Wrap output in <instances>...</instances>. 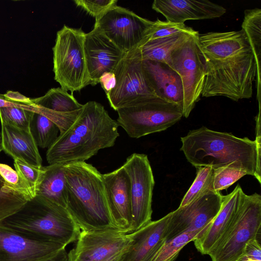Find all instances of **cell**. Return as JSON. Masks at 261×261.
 I'll use <instances>...</instances> for the list:
<instances>
[{
  "label": "cell",
  "mask_w": 261,
  "mask_h": 261,
  "mask_svg": "<svg viewBox=\"0 0 261 261\" xmlns=\"http://www.w3.org/2000/svg\"><path fill=\"white\" fill-rule=\"evenodd\" d=\"M3 150L14 160L18 159L37 168H41L42 159L31 131L18 129L1 123Z\"/></svg>",
  "instance_id": "603a6c76"
},
{
  "label": "cell",
  "mask_w": 261,
  "mask_h": 261,
  "mask_svg": "<svg viewBox=\"0 0 261 261\" xmlns=\"http://www.w3.org/2000/svg\"><path fill=\"white\" fill-rule=\"evenodd\" d=\"M4 98L9 101L30 106L31 98L27 97L18 92L8 91L3 95Z\"/></svg>",
  "instance_id": "f35d334b"
},
{
  "label": "cell",
  "mask_w": 261,
  "mask_h": 261,
  "mask_svg": "<svg viewBox=\"0 0 261 261\" xmlns=\"http://www.w3.org/2000/svg\"><path fill=\"white\" fill-rule=\"evenodd\" d=\"M113 72L116 75V85L106 96L114 110L157 97L145 73L139 47L125 53Z\"/></svg>",
  "instance_id": "30bf717a"
},
{
  "label": "cell",
  "mask_w": 261,
  "mask_h": 261,
  "mask_svg": "<svg viewBox=\"0 0 261 261\" xmlns=\"http://www.w3.org/2000/svg\"><path fill=\"white\" fill-rule=\"evenodd\" d=\"M151 8L167 21L177 23L219 18L226 11L223 6L208 0H154Z\"/></svg>",
  "instance_id": "ffe728a7"
},
{
  "label": "cell",
  "mask_w": 261,
  "mask_h": 261,
  "mask_svg": "<svg viewBox=\"0 0 261 261\" xmlns=\"http://www.w3.org/2000/svg\"><path fill=\"white\" fill-rule=\"evenodd\" d=\"M119 125L104 107L95 101L83 105L78 117L47 149L49 164L85 162L101 149L114 145Z\"/></svg>",
  "instance_id": "3957f363"
},
{
  "label": "cell",
  "mask_w": 261,
  "mask_h": 261,
  "mask_svg": "<svg viewBox=\"0 0 261 261\" xmlns=\"http://www.w3.org/2000/svg\"><path fill=\"white\" fill-rule=\"evenodd\" d=\"M84 50L92 86L105 72H114L125 53L95 26L85 34Z\"/></svg>",
  "instance_id": "2e32d148"
},
{
  "label": "cell",
  "mask_w": 261,
  "mask_h": 261,
  "mask_svg": "<svg viewBox=\"0 0 261 261\" xmlns=\"http://www.w3.org/2000/svg\"><path fill=\"white\" fill-rule=\"evenodd\" d=\"M116 111L119 126L133 138L165 130L183 117L180 107L158 97L135 102Z\"/></svg>",
  "instance_id": "52a82bcc"
},
{
  "label": "cell",
  "mask_w": 261,
  "mask_h": 261,
  "mask_svg": "<svg viewBox=\"0 0 261 261\" xmlns=\"http://www.w3.org/2000/svg\"><path fill=\"white\" fill-rule=\"evenodd\" d=\"M122 166L130 181L132 232L151 221L154 180L147 155L145 154L133 153Z\"/></svg>",
  "instance_id": "7c38bea8"
},
{
  "label": "cell",
  "mask_w": 261,
  "mask_h": 261,
  "mask_svg": "<svg viewBox=\"0 0 261 261\" xmlns=\"http://www.w3.org/2000/svg\"><path fill=\"white\" fill-rule=\"evenodd\" d=\"M261 196L246 194L231 227L208 255L212 261H238L246 245L260 240Z\"/></svg>",
  "instance_id": "ba28073f"
},
{
  "label": "cell",
  "mask_w": 261,
  "mask_h": 261,
  "mask_svg": "<svg viewBox=\"0 0 261 261\" xmlns=\"http://www.w3.org/2000/svg\"><path fill=\"white\" fill-rule=\"evenodd\" d=\"M34 114L31 124V132L38 147L47 149L59 136L57 125L46 116L33 108Z\"/></svg>",
  "instance_id": "83f0119b"
},
{
  "label": "cell",
  "mask_w": 261,
  "mask_h": 261,
  "mask_svg": "<svg viewBox=\"0 0 261 261\" xmlns=\"http://www.w3.org/2000/svg\"><path fill=\"white\" fill-rule=\"evenodd\" d=\"M65 246L32 239L0 225V261H37Z\"/></svg>",
  "instance_id": "9a60e30c"
},
{
  "label": "cell",
  "mask_w": 261,
  "mask_h": 261,
  "mask_svg": "<svg viewBox=\"0 0 261 261\" xmlns=\"http://www.w3.org/2000/svg\"><path fill=\"white\" fill-rule=\"evenodd\" d=\"M148 81L156 96L183 108V88L179 75L167 64L143 60Z\"/></svg>",
  "instance_id": "7402d4cb"
},
{
  "label": "cell",
  "mask_w": 261,
  "mask_h": 261,
  "mask_svg": "<svg viewBox=\"0 0 261 261\" xmlns=\"http://www.w3.org/2000/svg\"><path fill=\"white\" fill-rule=\"evenodd\" d=\"M15 170L25 181L29 187L34 197L42 172L40 168L31 166L18 159L14 160Z\"/></svg>",
  "instance_id": "836d02e7"
},
{
  "label": "cell",
  "mask_w": 261,
  "mask_h": 261,
  "mask_svg": "<svg viewBox=\"0 0 261 261\" xmlns=\"http://www.w3.org/2000/svg\"><path fill=\"white\" fill-rule=\"evenodd\" d=\"M246 194L238 185L230 194L223 196L221 208L206 230L193 242L202 254L208 255L229 230Z\"/></svg>",
  "instance_id": "d6986e66"
},
{
  "label": "cell",
  "mask_w": 261,
  "mask_h": 261,
  "mask_svg": "<svg viewBox=\"0 0 261 261\" xmlns=\"http://www.w3.org/2000/svg\"><path fill=\"white\" fill-rule=\"evenodd\" d=\"M171 212L130 233L132 242L117 261H148L165 242Z\"/></svg>",
  "instance_id": "44dd1931"
},
{
  "label": "cell",
  "mask_w": 261,
  "mask_h": 261,
  "mask_svg": "<svg viewBox=\"0 0 261 261\" xmlns=\"http://www.w3.org/2000/svg\"><path fill=\"white\" fill-rule=\"evenodd\" d=\"M0 225L32 239L65 247L77 241L81 230L68 210L45 198L35 196Z\"/></svg>",
  "instance_id": "5b68a950"
},
{
  "label": "cell",
  "mask_w": 261,
  "mask_h": 261,
  "mask_svg": "<svg viewBox=\"0 0 261 261\" xmlns=\"http://www.w3.org/2000/svg\"><path fill=\"white\" fill-rule=\"evenodd\" d=\"M117 0H74L76 6L81 7L88 14L99 18L112 8L117 6Z\"/></svg>",
  "instance_id": "e575fe53"
},
{
  "label": "cell",
  "mask_w": 261,
  "mask_h": 261,
  "mask_svg": "<svg viewBox=\"0 0 261 261\" xmlns=\"http://www.w3.org/2000/svg\"><path fill=\"white\" fill-rule=\"evenodd\" d=\"M37 261H68V253L65 248H63L47 257Z\"/></svg>",
  "instance_id": "ab89813d"
},
{
  "label": "cell",
  "mask_w": 261,
  "mask_h": 261,
  "mask_svg": "<svg viewBox=\"0 0 261 261\" xmlns=\"http://www.w3.org/2000/svg\"><path fill=\"white\" fill-rule=\"evenodd\" d=\"M196 176L184 196L178 207H183L205 193L213 191L214 169L211 167H196Z\"/></svg>",
  "instance_id": "4dcf8cb0"
},
{
  "label": "cell",
  "mask_w": 261,
  "mask_h": 261,
  "mask_svg": "<svg viewBox=\"0 0 261 261\" xmlns=\"http://www.w3.org/2000/svg\"><path fill=\"white\" fill-rule=\"evenodd\" d=\"M208 227L195 231L181 234L165 242L148 261H174L181 249L189 242L200 237Z\"/></svg>",
  "instance_id": "f1b7e54d"
},
{
  "label": "cell",
  "mask_w": 261,
  "mask_h": 261,
  "mask_svg": "<svg viewBox=\"0 0 261 261\" xmlns=\"http://www.w3.org/2000/svg\"><path fill=\"white\" fill-rule=\"evenodd\" d=\"M246 172L230 167H222L214 170L213 190L220 192L231 186L244 175Z\"/></svg>",
  "instance_id": "d6a6232c"
},
{
  "label": "cell",
  "mask_w": 261,
  "mask_h": 261,
  "mask_svg": "<svg viewBox=\"0 0 261 261\" xmlns=\"http://www.w3.org/2000/svg\"><path fill=\"white\" fill-rule=\"evenodd\" d=\"M197 38L205 66L201 96L251 98L257 68L244 31L199 33Z\"/></svg>",
  "instance_id": "6da1fadb"
},
{
  "label": "cell",
  "mask_w": 261,
  "mask_h": 261,
  "mask_svg": "<svg viewBox=\"0 0 261 261\" xmlns=\"http://www.w3.org/2000/svg\"><path fill=\"white\" fill-rule=\"evenodd\" d=\"M65 168L66 209L81 230L121 231L110 215L102 174L85 162L66 164Z\"/></svg>",
  "instance_id": "277c9868"
},
{
  "label": "cell",
  "mask_w": 261,
  "mask_h": 261,
  "mask_svg": "<svg viewBox=\"0 0 261 261\" xmlns=\"http://www.w3.org/2000/svg\"><path fill=\"white\" fill-rule=\"evenodd\" d=\"M242 30L245 32L253 51L257 68V99L260 100V58H261V9H246L242 24Z\"/></svg>",
  "instance_id": "484cf974"
},
{
  "label": "cell",
  "mask_w": 261,
  "mask_h": 261,
  "mask_svg": "<svg viewBox=\"0 0 261 261\" xmlns=\"http://www.w3.org/2000/svg\"><path fill=\"white\" fill-rule=\"evenodd\" d=\"M85 34L81 29L65 24L57 32L52 48L54 79L72 94L91 84L84 50Z\"/></svg>",
  "instance_id": "8992f818"
},
{
  "label": "cell",
  "mask_w": 261,
  "mask_h": 261,
  "mask_svg": "<svg viewBox=\"0 0 261 261\" xmlns=\"http://www.w3.org/2000/svg\"><path fill=\"white\" fill-rule=\"evenodd\" d=\"M191 36L171 54L169 66L179 75L183 88V116L188 118L200 100L205 77V66L198 34Z\"/></svg>",
  "instance_id": "9c48e42d"
},
{
  "label": "cell",
  "mask_w": 261,
  "mask_h": 261,
  "mask_svg": "<svg viewBox=\"0 0 261 261\" xmlns=\"http://www.w3.org/2000/svg\"><path fill=\"white\" fill-rule=\"evenodd\" d=\"M198 33V31L193 33H181L148 40L139 47L142 60L162 62L169 66L172 51Z\"/></svg>",
  "instance_id": "d4e9b609"
},
{
  "label": "cell",
  "mask_w": 261,
  "mask_h": 261,
  "mask_svg": "<svg viewBox=\"0 0 261 261\" xmlns=\"http://www.w3.org/2000/svg\"><path fill=\"white\" fill-rule=\"evenodd\" d=\"M132 242L130 233L121 231L81 230L68 261H117Z\"/></svg>",
  "instance_id": "4fadbf2b"
},
{
  "label": "cell",
  "mask_w": 261,
  "mask_h": 261,
  "mask_svg": "<svg viewBox=\"0 0 261 261\" xmlns=\"http://www.w3.org/2000/svg\"><path fill=\"white\" fill-rule=\"evenodd\" d=\"M31 101L30 106L53 121L60 134L71 126L83 107L72 93L61 87L51 88L43 96Z\"/></svg>",
  "instance_id": "ac0fdd59"
},
{
  "label": "cell",
  "mask_w": 261,
  "mask_h": 261,
  "mask_svg": "<svg viewBox=\"0 0 261 261\" xmlns=\"http://www.w3.org/2000/svg\"><path fill=\"white\" fill-rule=\"evenodd\" d=\"M245 261H260V260H256L249 259V260H245Z\"/></svg>",
  "instance_id": "b9f144b4"
},
{
  "label": "cell",
  "mask_w": 261,
  "mask_h": 261,
  "mask_svg": "<svg viewBox=\"0 0 261 261\" xmlns=\"http://www.w3.org/2000/svg\"><path fill=\"white\" fill-rule=\"evenodd\" d=\"M3 150L1 138H0V152Z\"/></svg>",
  "instance_id": "60d3db41"
},
{
  "label": "cell",
  "mask_w": 261,
  "mask_h": 261,
  "mask_svg": "<svg viewBox=\"0 0 261 261\" xmlns=\"http://www.w3.org/2000/svg\"><path fill=\"white\" fill-rule=\"evenodd\" d=\"M106 200L114 224L123 232H130L132 217L130 181L122 166L102 174Z\"/></svg>",
  "instance_id": "e0dca14e"
},
{
  "label": "cell",
  "mask_w": 261,
  "mask_h": 261,
  "mask_svg": "<svg viewBox=\"0 0 261 261\" xmlns=\"http://www.w3.org/2000/svg\"><path fill=\"white\" fill-rule=\"evenodd\" d=\"M220 192L210 191L188 204L171 212L165 240L209 226L219 213L223 201Z\"/></svg>",
  "instance_id": "5bb4252c"
},
{
  "label": "cell",
  "mask_w": 261,
  "mask_h": 261,
  "mask_svg": "<svg viewBox=\"0 0 261 261\" xmlns=\"http://www.w3.org/2000/svg\"><path fill=\"white\" fill-rule=\"evenodd\" d=\"M31 199L18 191L0 174V222L17 212Z\"/></svg>",
  "instance_id": "f546056e"
},
{
  "label": "cell",
  "mask_w": 261,
  "mask_h": 261,
  "mask_svg": "<svg viewBox=\"0 0 261 261\" xmlns=\"http://www.w3.org/2000/svg\"><path fill=\"white\" fill-rule=\"evenodd\" d=\"M249 259L261 261V247L258 239L252 240L246 245L243 254L238 261Z\"/></svg>",
  "instance_id": "8d00e7d4"
},
{
  "label": "cell",
  "mask_w": 261,
  "mask_h": 261,
  "mask_svg": "<svg viewBox=\"0 0 261 261\" xmlns=\"http://www.w3.org/2000/svg\"><path fill=\"white\" fill-rule=\"evenodd\" d=\"M99 83L104 91L106 95L109 94L114 89L116 83V78L113 72H106L103 73L100 77Z\"/></svg>",
  "instance_id": "74e56055"
},
{
  "label": "cell",
  "mask_w": 261,
  "mask_h": 261,
  "mask_svg": "<svg viewBox=\"0 0 261 261\" xmlns=\"http://www.w3.org/2000/svg\"><path fill=\"white\" fill-rule=\"evenodd\" d=\"M34 114V110L32 107L12 102L6 99L4 105L0 107L1 123L26 131H31Z\"/></svg>",
  "instance_id": "4316f807"
},
{
  "label": "cell",
  "mask_w": 261,
  "mask_h": 261,
  "mask_svg": "<svg viewBox=\"0 0 261 261\" xmlns=\"http://www.w3.org/2000/svg\"><path fill=\"white\" fill-rule=\"evenodd\" d=\"M196 31L193 28L186 25L185 23H177L168 21H163L158 19L153 21L149 29L146 41L181 33H193Z\"/></svg>",
  "instance_id": "1f68e13d"
},
{
  "label": "cell",
  "mask_w": 261,
  "mask_h": 261,
  "mask_svg": "<svg viewBox=\"0 0 261 261\" xmlns=\"http://www.w3.org/2000/svg\"><path fill=\"white\" fill-rule=\"evenodd\" d=\"M180 150L195 167H230L243 170L261 183L260 141L240 138L205 126L180 138Z\"/></svg>",
  "instance_id": "7a4b0ae2"
},
{
  "label": "cell",
  "mask_w": 261,
  "mask_h": 261,
  "mask_svg": "<svg viewBox=\"0 0 261 261\" xmlns=\"http://www.w3.org/2000/svg\"><path fill=\"white\" fill-rule=\"evenodd\" d=\"M153 21L116 6L95 19L96 27L123 52L140 47L146 41Z\"/></svg>",
  "instance_id": "8fae6325"
},
{
  "label": "cell",
  "mask_w": 261,
  "mask_h": 261,
  "mask_svg": "<svg viewBox=\"0 0 261 261\" xmlns=\"http://www.w3.org/2000/svg\"><path fill=\"white\" fill-rule=\"evenodd\" d=\"M65 165L53 164L42 167L35 191L39 196L66 208Z\"/></svg>",
  "instance_id": "cb8c5ba5"
},
{
  "label": "cell",
  "mask_w": 261,
  "mask_h": 261,
  "mask_svg": "<svg viewBox=\"0 0 261 261\" xmlns=\"http://www.w3.org/2000/svg\"><path fill=\"white\" fill-rule=\"evenodd\" d=\"M0 174L7 182L13 186L18 191L30 198L34 197L25 181L17 172L11 167L0 163Z\"/></svg>",
  "instance_id": "d590c367"
}]
</instances>
